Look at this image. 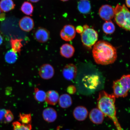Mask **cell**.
Returning <instances> with one entry per match:
<instances>
[{"mask_svg":"<svg viewBox=\"0 0 130 130\" xmlns=\"http://www.w3.org/2000/svg\"><path fill=\"white\" fill-rule=\"evenodd\" d=\"M97 64L106 65L112 64L117 57L116 48L108 42L100 41L94 45L92 51Z\"/></svg>","mask_w":130,"mask_h":130,"instance_id":"1","label":"cell"},{"mask_svg":"<svg viewBox=\"0 0 130 130\" xmlns=\"http://www.w3.org/2000/svg\"><path fill=\"white\" fill-rule=\"evenodd\" d=\"M115 97L113 94H110L104 91L99 93L97 99L98 108L104 115L113 121L118 130H122L116 116L115 105Z\"/></svg>","mask_w":130,"mask_h":130,"instance_id":"2","label":"cell"},{"mask_svg":"<svg viewBox=\"0 0 130 130\" xmlns=\"http://www.w3.org/2000/svg\"><path fill=\"white\" fill-rule=\"evenodd\" d=\"M115 19L118 25L127 31L130 30L129 11L124 4H118L115 9Z\"/></svg>","mask_w":130,"mask_h":130,"instance_id":"3","label":"cell"},{"mask_svg":"<svg viewBox=\"0 0 130 130\" xmlns=\"http://www.w3.org/2000/svg\"><path fill=\"white\" fill-rule=\"evenodd\" d=\"M113 88L115 98L126 97L130 89L129 75H123L120 79L114 81Z\"/></svg>","mask_w":130,"mask_h":130,"instance_id":"4","label":"cell"},{"mask_svg":"<svg viewBox=\"0 0 130 130\" xmlns=\"http://www.w3.org/2000/svg\"><path fill=\"white\" fill-rule=\"evenodd\" d=\"M84 31L81 34V39L84 45L88 48L93 46L98 40L97 32L94 29L89 28L87 25L83 27Z\"/></svg>","mask_w":130,"mask_h":130,"instance_id":"5","label":"cell"},{"mask_svg":"<svg viewBox=\"0 0 130 130\" xmlns=\"http://www.w3.org/2000/svg\"><path fill=\"white\" fill-rule=\"evenodd\" d=\"M99 15L103 20L110 21L114 17L115 8L109 5H104L99 9Z\"/></svg>","mask_w":130,"mask_h":130,"instance_id":"6","label":"cell"},{"mask_svg":"<svg viewBox=\"0 0 130 130\" xmlns=\"http://www.w3.org/2000/svg\"><path fill=\"white\" fill-rule=\"evenodd\" d=\"M75 30L74 26L72 25H65L60 34L61 38L65 41H71L76 36Z\"/></svg>","mask_w":130,"mask_h":130,"instance_id":"7","label":"cell"},{"mask_svg":"<svg viewBox=\"0 0 130 130\" xmlns=\"http://www.w3.org/2000/svg\"><path fill=\"white\" fill-rule=\"evenodd\" d=\"M39 74L42 79H50L54 75V69L51 65L48 64H43L39 69Z\"/></svg>","mask_w":130,"mask_h":130,"instance_id":"8","label":"cell"},{"mask_svg":"<svg viewBox=\"0 0 130 130\" xmlns=\"http://www.w3.org/2000/svg\"><path fill=\"white\" fill-rule=\"evenodd\" d=\"M77 73V68L75 65L73 64L66 65L62 71L63 77L69 80H71L74 79L76 77Z\"/></svg>","mask_w":130,"mask_h":130,"instance_id":"9","label":"cell"},{"mask_svg":"<svg viewBox=\"0 0 130 130\" xmlns=\"http://www.w3.org/2000/svg\"><path fill=\"white\" fill-rule=\"evenodd\" d=\"M89 117L92 123L95 124H100L103 123L105 115L98 108H94L90 112Z\"/></svg>","mask_w":130,"mask_h":130,"instance_id":"10","label":"cell"},{"mask_svg":"<svg viewBox=\"0 0 130 130\" xmlns=\"http://www.w3.org/2000/svg\"><path fill=\"white\" fill-rule=\"evenodd\" d=\"M34 36L37 41L40 43H45L49 39L50 32L46 29L40 27L35 31Z\"/></svg>","mask_w":130,"mask_h":130,"instance_id":"11","label":"cell"},{"mask_svg":"<svg viewBox=\"0 0 130 130\" xmlns=\"http://www.w3.org/2000/svg\"><path fill=\"white\" fill-rule=\"evenodd\" d=\"M19 26L24 31L29 32L33 28L34 22L31 18L28 16H25L19 21Z\"/></svg>","mask_w":130,"mask_h":130,"instance_id":"12","label":"cell"},{"mask_svg":"<svg viewBox=\"0 0 130 130\" xmlns=\"http://www.w3.org/2000/svg\"><path fill=\"white\" fill-rule=\"evenodd\" d=\"M43 119L49 123L55 121L57 117V114L56 110L51 107L45 108L42 113Z\"/></svg>","mask_w":130,"mask_h":130,"instance_id":"13","label":"cell"},{"mask_svg":"<svg viewBox=\"0 0 130 130\" xmlns=\"http://www.w3.org/2000/svg\"><path fill=\"white\" fill-rule=\"evenodd\" d=\"M88 112L85 107L83 106L76 107L73 111V114L75 118L79 121H83L87 118Z\"/></svg>","mask_w":130,"mask_h":130,"instance_id":"14","label":"cell"},{"mask_svg":"<svg viewBox=\"0 0 130 130\" xmlns=\"http://www.w3.org/2000/svg\"><path fill=\"white\" fill-rule=\"evenodd\" d=\"M74 48L72 45L68 43L63 45L60 49V53L62 56L66 58H70L74 55Z\"/></svg>","mask_w":130,"mask_h":130,"instance_id":"15","label":"cell"},{"mask_svg":"<svg viewBox=\"0 0 130 130\" xmlns=\"http://www.w3.org/2000/svg\"><path fill=\"white\" fill-rule=\"evenodd\" d=\"M59 97V94L56 91L49 90L46 93L45 101L49 105H54L58 103Z\"/></svg>","mask_w":130,"mask_h":130,"instance_id":"16","label":"cell"},{"mask_svg":"<svg viewBox=\"0 0 130 130\" xmlns=\"http://www.w3.org/2000/svg\"><path fill=\"white\" fill-rule=\"evenodd\" d=\"M58 103L62 108H67L70 107L72 104V98L69 94H64L59 97Z\"/></svg>","mask_w":130,"mask_h":130,"instance_id":"17","label":"cell"},{"mask_svg":"<svg viewBox=\"0 0 130 130\" xmlns=\"http://www.w3.org/2000/svg\"><path fill=\"white\" fill-rule=\"evenodd\" d=\"M15 5L12 0H1L0 9L2 11L7 12L13 9Z\"/></svg>","mask_w":130,"mask_h":130,"instance_id":"18","label":"cell"},{"mask_svg":"<svg viewBox=\"0 0 130 130\" xmlns=\"http://www.w3.org/2000/svg\"><path fill=\"white\" fill-rule=\"evenodd\" d=\"M77 8L79 12L83 14H87L90 12L91 6L88 1L81 0L78 4Z\"/></svg>","mask_w":130,"mask_h":130,"instance_id":"19","label":"cell"},{"mask_svg":"<svg viewBox=\"0 0 130 130\" xmlns=\"http://www.w3.org/2000/svg\"><path fill=\"white\" fill-rule=\"evenodd\" d=\"M23 40L21 39L11 38L10 43L12 50L16 53H20L23 45L22 42Z\"/></svg>","mask_w":130,"mask_h":130,"instance_id":"20","label":"cell"},{"mask_svg":"<svg viewBox=\"0 0 130 130\" xmlns=\"http://www.w3.org/2000/svg\"><path fill=\"white\" fill-rule=\"evenodd\" d=\"M17 58V53L12 50L8 51L5 55V60L6 62L9 64H13L15 63Z\"/></svg>","mask_w":130,"mask_h":130,"instance_id":"21","label":"cell"},{"mask_svg":"<svg viewBox=\"0 0 130 130\" xmlns=\"http://www.w3.org/2000/svg\"><path fill=\"white\" fill-rule=\"evenodd\" d=\"M102 29L105 34L109 35L112 34L115 32V27L114 24L111 21H106L103 24Z\"/></svg>","mask_w":130,"mask_h":130,"instance_id":"22","label":"cell"},{"mask_svg":"<svg viewBox=\"0 0 130 130\" xmlns=\"http://www.w3.org/2000/svg\"><path fill=\"white\" fill-rule=\"evenodd\" d=\"M34 98L37 101L43 102L45 101L46 93L43 90H40L37 88H35L34 92Z\"/></svg>","mask_w":130,"mask_h":130,"instance_id":"23","label":"cell"},{"mask_svg":"<svg viewBox=\"0 0 130 130\" xmlns=\"http://www.w3.org/2000/svg\"><path fill=\"white\" fill-rule=\"evenodd\" d=\"M21 10L26 15H31L33 12V6L30 2H25L21 6Z\"/></svg>","mask_w":130,"mask_h":130,"instance_id":"24","label":"cell"},{"mask_svg":"<svg viewBox=\"0 0 130 130\" xmlns=\"http://www.w3.org/2000/svg\"><path fill=\"white\" fill-rule=\"evenodd\" d=\"M13 130H31V124L25 125L19 121L14 122L12 123Z\"/></svg>","mask_w":130,"mask_h":130,"instance_id":"25","label":"cell"},{"mask_svg":"<svg viewBox=\"0 0 130 130\" xmlns=\"http://www.w3.org/2000/svg\"><path fill=\"white\" fill-rule=\"evenodd\" d=\"M19 122L25 125L31 124V116L30 114H20Z\"/></svg>","mask_w":130,"mask_h":130,"instance_id":"26","label":"cell"},{"mask_svg":"<svg viewBox=\"0 0 130 130\" xmlns=\"http://www.w3.org/2000/svg\"><path fill=\"white\" fill-rule=\"evenodd\" d=\"M14 119V115L12 111L9 110H6L4 116V122L5 123H10Z\"/></svg>","mask_w":130,"mask_h":130,"instance_id":"27","label":"cell"},{"mask_svg":"<svg viewBox=\"0 0 130 130\" xmlns=\"http://www.w3.org/2000/svg\"><path fill=\"white\" fill-rule=\"evenodd\" d=\"M76 89L75 87L73 85H71L68 87L67 92L70 94H74L76 92Z\"/></svg>","mask_w":130,"mask_h":130,"instance_id":"28","label":"cell"},{"mask_svg":"<svg viewBox=\"0 0 130 130\" xmlns=\"http://www.w3.org/2000/svg\"><path fill=\"white\" fill-rule=\"evenodd\" d=\"M6 111V110L4 109H0V122H4V116Z\"/></svg>","mask_w":130,"mask_h":130,"instance_id":"29","label":"cell"},{"mask_svg":"<svg viewBox=\"0 0 130 130\" xmlns=\"http://www.w3.org/2000/svg\"><path fill=\"white\" fill-rule=\"evenodd\" d=\"M76 31H77L78 33L81 34L84 31V29L83 27L81 26H78L76 27Z\"/></svg>","mask_w":130,"mask_h":130,"instance_id":"30","label":"cell"},{"mask_svg":"<svg viewBox=\"0 0 130 130\" xmlns=\"http://www.w3.org/2000/svg\"><path fill=\"white\" fill-rule=\"evenodd\" d=\"M5 14L4 13L0 14V21H2L5 20Z\"/></svg>","mask_w":130,"mask_h":130,"instance_id":"31","label":"cell"},{"mask_svg":"<svg viewBox=\"0 0 130 130\" xmlns=\"http://www.w3.org/2000/svg\"><path fill=\"white\" fill-rule=\"evenodd\" d=\"M3 40H4V39H3V36L0 32V45L2 44L3 42Z\"/></svg>","mask_w":130,"mask_h":130,"instance_id":"32","label":"cell"},{"mask_svg":"<svg viewBox=\"0 0 130 130\" xmlns=\"http://www.w3.org/2000/svg\"><path fill=\"white\" fill-rule=\"evenodd\" d=\"M126 4L128 8L130 7V0H126Z\"/></svg>","mask_w":130,"mask_h":130,"instance_id":"33","label":"cell"},{"mask_svg":"<svg viewBox=\"0 0 130 130\" xmlns=\"http://www.w3.org/2000/svg\"><path fill=\"white\" fill-rule=\"evenodd\" d=\"M29 1L32 3H37L40 1V0H29Z\"/></svg>","mask_w":130,"mask_h":130,"instance_id":"34","label":"cell"},{"mask_svg":"<svg viewBox=\"0 0 130 130\" xmlns=\"http://www.w3.org/2000/svg\"><path fill=\"white\" fill-rule=\"evenodd\" d=\"M61 1H62L65 2L68 1H69V0H61Z\"/></svg>","mask_w":130,"mask_h":130,"instance_id":"35","label":"cell"},{"mask_svg":"<svg viewBox=\"0 0 130 130\" xmlns=\"http://www.w3.org/2000/svg\"><path fill=\"white\" fill-rule=\"evenodd\" d=\"M1 9H0V14H1Z\"/></svg>","mask_w":130,"mask_h":130,"instance_id":"36","label":"cell"},{"mask_svg":"<svg viewBox=\"0 0 130 130\" xmlns=\"http://www.w3.org/2000/svg\"><path fill=\"white\" fill-rule=\"evenodd\" d=\"M85 1H88V0H85Z\"/></svg>","mask_w":130,"mask_h":130,"instance_id":"37","label":"cell"},{"mask_svg":"<svg viewBox=\"0 0 130 130\" xmlns=\"http://www.w3.org/2000/svg\"></svg>","mask_w":130,"mask_h":130,"instance_id":"38","label":"cell"}]
</instances>
